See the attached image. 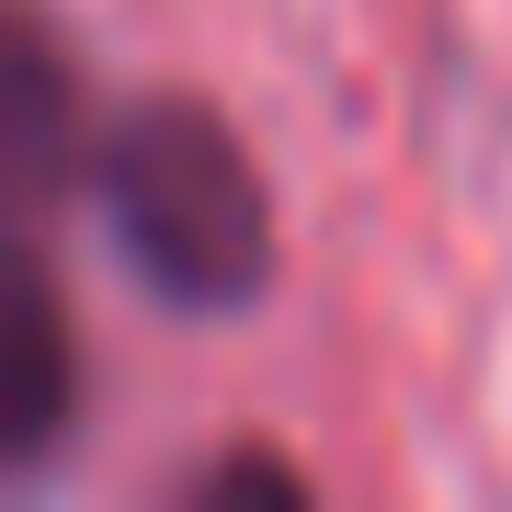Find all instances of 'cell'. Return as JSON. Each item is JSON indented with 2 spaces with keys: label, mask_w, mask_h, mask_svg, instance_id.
<instances>
[{
  "label": "cell",
  "mask_w": 512,
  "mask_h": 512,
  "mask_svg": "<svg viewBox=\"0 0 512 512\" xmlns=\"http://www.w3.org/2000/svg\"><path fill=\"white\" fill-rule=\"evenodd\" d=\"M92 205L126 274L183 319H239L274 285V183L194 92H148L92 137Z\"/></svg>",
  "instance_id": "cell-1"
},
{
  "label": "cell",
  "mask_w": 512,
  "mask_h": 512,
  "mask_svg": "<svg viewBox=\"0 0 512 512\" xmlns=\"http://www.w3.org/2000/svg\"><path fill=\"white\" fill-rule=\"evenodd\" d=\"M80 421V342H69V296L35 262L23 217H0V478L46 467Z\"/></svg>",
  "instance_id": "cell-2"
},
{
  "label": "cell",
  "mask_w": 512,
  "mask_h": 512,
  "mask_svg": "<svg viewBox=\"0 0 512 512\" xmlns=\"http://www.w3.org/2000/svg\"><path fill=\"white\" fill-rule=\"evenodd\" d=\"M92 114H80V57L35 0H0V217H35L92 171Z\"/></svg>",
  "instance_id": "cell-3"
},
{
  "label": "cell",
  "mask_w": 512,
  "mask_h": 512,
  "mask_svg": "<svg viewBox=\"0 0 512 512\" xmlns=\"http://www.w3.org/2000/svg\"><path fill=\"white\" fill-rule=\"evenodd\" d=\"M194 501H308V478L274 467V456H217V467L194 478Z\"/></svg>",
  "instance_id": "cell-4"
}]
</instances>
